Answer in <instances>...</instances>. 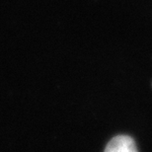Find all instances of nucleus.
Listing matches in <instances>:
<instances>
[{
    "label": "nucleus",
    "instance_id": "f257e3e1",
    "mask_svg": "<svg viewBox=\"0 0 152 152\" xmlns=\"http://www.w3.org/2000/svg\"><path fill=\"white\" fill-rule=\"evenodd\" d=\"M105 152H137L134 140L126 135L114 137L106 146Z\"/></svg>",
    "mask_w": 152,
    "mask_h": 152
}]
</instances>
